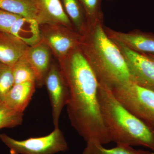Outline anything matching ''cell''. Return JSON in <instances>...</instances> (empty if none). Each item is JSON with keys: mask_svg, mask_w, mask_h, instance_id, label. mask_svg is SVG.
<instances>
[{"mask_svg": "<svg viewBox=\"0 0 154 154\" xmlns=\"http://www.w3.org/2000/svg\"><path fill=\"white\" fill-rule=\"evenodd\" d=\"M114 42L124 57L131 82L154 91V60L145 54L135 52Z\"/></svg>", "mask_w": 154, "mask_h": 154, "instance_id": "cell-7", "label": "cell"}, {"mask_svg": "<svg viewBox=\"0 0 154 154\" xmlns=\"http://www.w3.org/2000/svg\"><path fill=\"white\" fill-rule=\"evenodd\" d=\"M145 54L146 56H147L148 57L150 58L152 60H154V54Z\"/></svg>", "mask_w": 154, "mask_h": 154, "instance_id": "cell-24", "label": "cell"}, {"mask_svg": "<svg viewBox=\"0 0 154 154\" xmlns=\"http://www.w3.org/2000/svg\"><path fill=\"white\" fill-rule=\"evenodd\" d=\"M82 154H139V150L122 144H117L115 147L106 149L101 144L91 141L87 143Z\"/></svg>", "mask_w": 154, "mask_h": 154, "instance_id": "cell-18", "label": "cell"}, {"mask_svg": "<svg viewBox=\"0 0 154 154\" xmlns=\"http://www.w3.org/2000/svg\"><path fill=\"white\" fill-rule=\"evenodd\" d=\"M11 33L28 46H33L41 41L40 25L36 19L21 17L10 28Z\"/></svg>", "mask_w": 154, "mask_h": 154, "instance_id": "cell-13", "label": "cell"}, {"mask_svg": "<svg viewBox=\"0 0 154 154\" xmlns=\"http://www.w3.org/2000/svg\"><path fill=\"white\" fill-rule=\"evenodd\" d=\"M74 29L83 36L89 32L85 12L80 0H60Z\"/></svg>", "mask_w": 154, "mask_h": 154, "instance_id": "cell-15", "label": "cell"}, {"mask_svg": "<svg viewBox=\"0 0 154 154\" xmlns=\"http://www.w3.org/2000/svg\"><path fill=\"white\" fill-rule=\"evenodd\" d=\"M29 46L11 33L0 30V63L13 67Z\"/></svg>", "mask_w": 154, "mask_h": 154, "instance_id": "cell-12", "label": "cell"}, {"mask_svg": "<svg viewBox=\"0 0 154 154\" xmlns=\"http://www.w3.org/2000/svg\"><path fill=\"white\" fill-rule=\"evenodd\" d=\"M58 63L68 88L66 106L72 126L86 143L111 142L99 106V82L80 46Z\"/></svg>", "mask_w": 154, "mask_h": 154, "instance_id": "cell-1", "label": "cell"}, {"mask_svg": "<svg viewBox=\"0 0 154 154\" xmlns=\"http://www.w3.org/2000/svg\"><path fill=\"white\" fill-rule=\"evenodd\" d=\"M111 90L125 107L154 129V91L131 82Z\"/></svg>", "mask_w": 154, "mask_h": 154, "instance_id": "cell-4", "label": "cell"}, {"mask_svg": "<svg viewBox=\"0 0 154 154\" xmlns=\"http://www.w3.org/2000/svg\"><path fill=\"white\" fill-rule=\"evenodd\" d=\"M0 140L10 149L11 154H54L69 149L59 128H54L47 135L22 140H17L2 133L0 134Z\"/></svg>", "mask_w": 154, "mask_h": 154, "instance_id": "cell-5", "label": "cell"}, {"mask_svg": "<svg viewBox=\"0 0 154 154\" xmlns=\"http://www.w3.org/2000/svg\"><path fill=\"white\" fill-rule=\"evenodd\" d=\"M24 113L17 112L0 103V129L11 128L21 125L23 122Z\"/></svg>", "mask_w": 154, "mask_h": 154, "instance_id": "cell-20", "label": "cell"}, {"mask_svg": "<svg viewBox=\"0 0 154 154\" xmlns=\"http://www.w3.org/2000/svg\"><path fill=\"white\" fill-rule=\"evenodd\" d=\"M15 85L13 67L0 63V103Z\"/></svg>", "mask_w": 154, "mask_h": 154, "instance_id": "cell-21", "label": "cell"}, {"mask_svg": "<svg viewBox=\"0 0 154 154\" xmlns=\"http://www.w3.org/2000/svg\"><path fill=\"white\" fill-rule=\"evenodd\" d=\"M108 1H111V0H108Z\"/></svg>", "mask_w": 154, "mask_h": 154, "instance_id": "cell-25", "label": "cell"}, {"mask_svg": "<svg viewBox=\"0 0 154 154\" xmlns=\"http://www.w3.org/2000/svg\"><path fill=\"white\" fill-rule=\"evenodd\" d=\"M51 50L42 41L29 46L24 55L31 65L36 75V87L44 85V80L51 64Z\"/></svg>", "mask_w": 154, "mask_h": 154, "instance_id": "cell-11", "label": "cell"}, {"mask_svg": "<svg viewBox=\"0 0 154 154\" xmlns=\"http://www.w3.org/2000/svg\"><path fill=\"white\" fill-rule=\"evenodd\" d=\"M52 108L54 128H59V121L63 109L66 106L69 92L64 77L59 64L51 63L44 80Z\"/></svg>", "mask_w": 154, "mask_h": 154, "instance_id": "cell-8", "label": "cell"}, {"mask_svg": "<svg viewBox=\"0 0 154 154\" xmlns=\"http://www.w3.org/2000/svg\"><path fill=\"white\" fill-rule=\"evenodd\" d=\"M39 25H61L73 28L60 0H34Z\"/></svg>", "mask_w": 154, "mask_h": 154, "instance_id": "cell-10", "label": "cell"}, {"mask_svg": "<svg viewBox=\"0 0 154 154\" xmlns=\"http://www.w3.org/2000/svg\"><path fill=\"white\" fill-rule=\"evenodd\" d=\"M36 87L35 82L15 84L3 102L12 110L24 113L32 99Z\"/></svg>", "mask_w": 154, "mask_h": 154, "instance_id": "cell-14", "label": "cell"}, {"mask_svg": "<svg viewBox=\"0 0 154 154\" xmlns=\"http://www.w3.org/2000/svg\"><path fill=\"white\" fill-rule=\"evenodd\" d=\"M100 110L111 140L116 144L143 146L154 152V129L125 107L110 88L99 83Z\"/></svg>", "mask_w": 154, "mask_h": 154, "instance_id": "cell-2", "label": "cell"}, {"mask_svg": "<svg viewBox=\"0 0 154 154\" xmlns=\"http://www.w3.org/2000/svg\"><path fill=\"white\" fill-rule=\"evenodd\" d=\"M80 47L99 83L112 89L131 82L124 57L106 35L103 24L91 29Z\"/></svg>", "mask_w": 154, "mask_h": 154, "instance_id": "cell-3", "label": "cell"}, {"mask_svg": "<svg viewBox=\"0 0 154 154\" xmlns=\"http://www.w3.org/2000/svg\"><path fill=\"white\" fill-rule=\"evenodd\" d=\"M0 9L36 20L37 11L34 0H0Z\"/></svg>", "mask_w": 154, "mask_h": 154, "instance_id": "cell-16", "label": "cell"}, {"mask_svg": "<svg viewBox=\"0 0 154 154\" xmlns=\"http://www.w3.org/2000/svg\"><path fill=\"white\" fill-rule=\"evenodd\" d=\"M139 154H154V152L149 151L139 150Z\"/></svg>", "mask_w": 154, "mask_h": 154, "instance_id": "cell-23", "label": "cell"}, {"mask_svg": "<svg viewBox=\"0 0 154 154\" xmlns=\"http://www.w3.org/2000/svg\"><path fill=\"white\" fill-rule=\"evenodd\" d=\"M85 12L89 31L98 23L103 24L102 0H80Z\"/></svg>", "mask_w": 154, "mask_h": 154, "instance_id": "cell-19", "label": "cell"}, {"mask_svg": "<svg viewBox=\"0 0 154 154\" xmlns=\"http://www.w3.org/2000/svg\"><path fill=\"white\" fill-rule=\"evenodd\" d=\"M13 72L15 84L26 82L36 83L35 72L24 55L14 64L13 67Z\"/></svg>", "mask_w": 154, "mask_h": 154, "instance_id": "cell-17", "label": "cell"}, {"mask_svg": "<svg viewBox=\"0 0 154 154\" xmlns=\"http://www.w3.org/2000/svg\"><path fill=\"white\" fill-rule=\"evenodd\" d=\"M104 31L112 41L143 54H154V33L134 30L125 33L103 25Z\"/></svg>", "mask_w": 154, "mask_h": 154, "instance_id": "cell-9", "label": "cell"}, {"mask_svg": "<svg viewBox=\"0 0 154 154\" xmlns=\"http://www.w3.org/2000/svg\"><path fill=\"white\" fill-rule=\"evenodd\" d=\"M22 17L0 9V30L8 32L14 22Z\"/></svg>", "mask_w": 154, "mask_h": 154, "instance_id": "cell-22", "label": "cell"}, {"mask_svg": "<svg viewBox=\"0 0 154 154\" xmlns=\"http://www.w3.org/2000/svg\"><path fill=\"white\" fill-rule=\"evenodd\" d=\"M41 40L60 61L73 49L79 46L84 36L73 28L61 25H40Z\"/></svg>", "mask_w": 154, "mask_h": 154, "instance_id": "cell-6", "label": "cell"}]
</instances>
